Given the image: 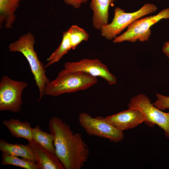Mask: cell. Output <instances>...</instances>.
<instances>
[{"mask_svg":"<svg viewBox=\"0 0 169 169\" xmlns=\"http://www.w3.org/2000/svg\"><path fill=\"white\" fill-rule=\"evenodd\" d=\"M115 0H91L90 8L92 10L93 26L99 30L108 24L109 6Z\"/></svg>","mask_w":169,"mask_h":169,"instance_id":"obj_12","label":"cell"},{"mask_svg":"<svg viewBox=\"0 0 169 169\" xmlns=\"http://www.w3.org/2000/svg\"><path fill=\"white\" fill-rule=\"evenodd\" d=\"M61 73L81 71L94 77L99 76L105 79L110 85L115 84V77L109 71L107 66L99 59H84L76 62H67Z\"/></svg>","mask_w":169,"mask_h":169,"instance_id":"obj_9","label":"cell"},{"mask_svg":"<svg viewBox=\"0 0 169 169\" xmlns=\"http://www.w3.org/2000/svg\"><path fill=\"white\" fill-rule=\"evenodd\" d=\"M64 3L77 9L79 8L82 3L86 2L88 0H63Z\"/></svg>","mask_w":169,"mask_h":169,"instance_id":"obj_21","label":"cell"},{"mask_svg":"<svg viewBox=\"0 0 169 169\" xmlns=\"http://www.w3.org/2000/svg\"><path fill=\"white\" fill-rule=\"evenodd\" d=\"M78 121L89 136L107 139L115 143L123 139V131L108 122L105 117H92L86 113L82 112L79 115Z\"/></svg>","mask_w":169,"mask_h":169,"instance_id":"obj_7","label":"cell"},{"mask_svg":"<svg viewBox=\"0 0 169 169\" xmlns=\"http://www.w3.org/2000/svg\"><path fill=\"white\" fill-rule=\"evenodd\" d=\"M28 85L3 75L0 82V111H20L23 103L22 93Z\"/></svg>","mask_w":169,"mask_h":169,"instance_id":"obj_8","label":"cell"},{"mask_svg":"<svg viewBox=\"0 0 169 169\" xmlns=\"http://www.w3.org/2000/svg\"><path fill=\"white\" fill-rule=\"evenodd\" d=\"M128 107L140 110L144 116V122L147 125L153 127L156 125L163 130L165 135L169 139V112H163L157 108L149 98L142 93L132 97Z\"/></svg>","mask_w":169,"mask_h":169,"instance_id":"obj_6","label":"cell"},{"mask_svg":"<svg viewBox=\"0 0 169 169\" xmlns=\"http://www.w3.org/2000/svg\"><path fill=\"white\" fill-rule=\"evenodd\" d=\"M70 34L71 48L74 50L80 43L87 41L89 34L83 29L77 25H73L68 30Z\"/></svg>","mask_w":169,"mask_h":169,"instance_id":"obj_19","label":"cell"},{"mask_svg":"<svg viewBox=\"0 0 169 169\" xmlns=\"http://www.w3.org/2000/svg\"><path fill=\"white\" fill-rule=\"evenodd\" d=\"M157 9L156 6L151 3L145 4L138 10L131 13H125L124 10L116 7L112 22L101 28V35L107 40L114 39L132 22L155 12Z\"/></svg>","mask_w":169,"mask_h":169,"instance_id":"obj_4","label":"cell"},{"mask_svg":"<svg viewBox=\"0 0 169 169\" xmlns=\"http://www.w3.org/2000/svg\"><path fill=\"white\" fill-rule=\"evenodd\" d=\"M35 43L34 36L31 33L28 32L22 35L18 40L10 44L8 48L11 52L21 53L27 60L36 85L38 89V102L44 95L46 85L50 81L46 75L45 67L38 59L34 50Z\"/></svg>","mask_w":169,"mask_h":169,"instance_id":"obj_2","label":"cell"},{"mask_svg":"<svg viewBox=\"0 0 169 169\" xmlns=\"http://www.w3.org/2000/svg\"><path fill=\"white\" fill-rule=\"evenodd\" d=\"M2 165H11L26 169H38L36 162L24 158H20L3 152L2 153Z\"/></svg>","mask_w":169,"mask_h":169,"instance_id":"obj_18","label":"cell"},{"mask_svg":"<svg viewBox=\"0 0 169 169\" xmlns=\"http://www.w3.org/2000/svg\"><path fill=\"white\" fill-rule=\"evenodd\" d=\"M33 140L41 146L56 154L54 145V137L52 134L42 131L38 125H37L32 130Z\"/></svg>","mask_w":169,"mask_h":169,"instance_id":"obj_16","label":"cell"},{"mask_svg":"<svg viewBox=\"0 0 169 169\" xmlns=\"http://www.w3.org/2000/svg\"><path fill=\"white\" fill-rule=\"evenodd\" d=\"M23 0H0V27L11 28L16 19L15 12Z\"/></svg>","mask_w":169,"mask_h":169,"instance_id":"obj_13","label":"cell"},{"mask_svg":"<svg viewBox=\"0 0 169 169\" xmlns=\"http://www.w3.org/2000/svg\"><path fill=\"white\" fill-rule=\"evenodd\" d=\"M105 118L108 122L122 131L134 128L144 122L145 120L141 111L137 109L133 108H129Z\"/></svg>","mask_w":169,"mask_h":169,"instance_id":"obj_10","label":"cell"},{"mask_svg":"<svg viewBox=\"0 0 169 169\" xmlns=\"http://www.w3.org/2000/svg\"><path fill=\"white\" fill-rule=\"evenodd\" d=\"M34 152L38 169H64L56 155L45 149L33 140H28Z\"/></svg>","mask_w":169,"mask_h":169,"instance_id":"obj_11","label":"cell"},{"mask_svg":"<svg viewBox=\"0 0 169 169\" xmlns=\"http://www.w3.org/2000/svg\"><path fill=\"white\" fill-rule=\"evenodd\" d=\"M3 124L14 137L25 138L28 141L33 140V128L27 121L22 122L18 119L11 118L4 120Z\"/></svg>","mask_w":169,"mask_h":169,"instance_id":"obj_15","label":"cell"},{"mask_svg":"<svg viewBox=\"0 0 169 169\" xmlns=\"http://www.w3.org/2000/svg\"><path fill=\"white\" fill-rule=\"evenodd\" d=\"M72 49L70 34L68 31L64 32L61 43L58 48L50 56L48 59L46 68L59 61L62 57Z\"/></svg>","mask_w":169,"mask_h":169,"instance_id":"obj_17","label":"cell"},{"mask_svg":"<svg viewBox=\"0 0 169 169\" xmlns=\"http://www.w3.org/2000/svg\"><path fill=\"white\" fill-rule=\"evenodd\" d=\"M49 129L54 137L57 157L65 169H80L87 161L89 148L79 133H74L69 125L61 119L53 117Z\"/></svg>","mask_w":169,"mask_h":169,"instance_id":"obj_1","label":"cell"},{"mask_svg":"<svg viewBox=\"0 0 169 169\" xmlns=\"http://www.w3.org/2000/svg\"><path fill=\"white\" fill-rule=\"evenodd\" d=\"M0 150L2 152L20 156L22 158L36 162L34 152L29 143L26 145L18 143L11 144L1 139L0 140Z\"/></svg>","mask_w":169,"mask_h":169,"instance_id":"obj_14","label":"cell"},{"mask_svg":"<svg viewBox=\"0 0 169 169\" xmlns=\"http://www.w3.org/2000/svg\"><path fill=\"white\" fill-rule=\"evenodd\" d=\"M169 19V8L164 9L157 14L137 19L130 23L125 32L113 40L114 43L127 41L131 43L137 40L147 41L151 34V27L162 19Z\"/></svg>","mask_w":169,"mask_h":169,"instance_id":"obj_5","label":"cell"},{"mask_svg":"<svg viewBox=\"0 0 169 169\" xmlns=\"http://www.w3.org/2000/svg\"><path fill=\"white\" fill-rule=\"evenodd\" d=\"M157 99L153 103V105L161 110L169 109V96L164 95L160 94H156Z\"/></svg>","mask_w":169,"mask_h":169,"instance_id":"obj_20","label":"cell"},{"mask_svg":"<svg viewBox=\"0 0 169 169\" xmlns=\"http://www.w3.org/2000/svg\"><path fill=\"white\" fill-rule=\"evenodd\" d=\"M162 51L165 55L169 58V40L164 44L162 48Z\"/></svg>","mask_w":169,"mask_h":169,"instance_id":"obj_22","label":"cell"},{"mask_svg":"<svg viewBox=\"0 0 169 169\" xmlns=\"http://www.w3.org/2000/svg\"><path fill=\"white\" fill-rule=\"evenodd\" d=\"M97 82L96 77L81 71L59 72L56 79L46 85L44 95L55 97L63 94L85 90Z\"/></svg>","mask_w":169,"mask_h":169,"instance_id":"obj_3","label":"cell"}]
</instances>
